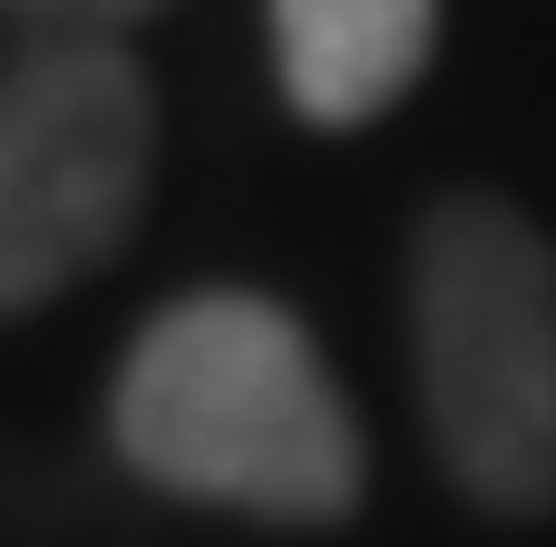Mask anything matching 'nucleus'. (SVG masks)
Returning <instances> with one entry per match:
<instances>
[{
	"mask_svg": "<svg viewBox=\"0 0 556 547\" xmlns=\"http://www.w3.org/2000/svg\"><path fill=\"white\" fill-rule=\"evenodd\" d=\"M117 460L195 509H244L283 529H332L362 509L371 450L323 362V343L244 284L176 294L117 362L108 391Z\"/></svg>",
	"mask_w": 556,
	"mask_h": 547,
	"instance_id": "f257e3e1",
	"label": "nucleus"
},
{
	"mask_svg": "<svg viewBox=\"0 0 556 547\" xmlns=\"http://www.w3.org/2000/svg\"><path fill=\"white\" fill-rule=\"evenodd\" d=\"M430 450L489 519L556 509V245L508 196H440L410 245Z\"/></svg>",
	"mask_w": 556,
	"mask_h": 547,
	"instance_id": "f03ea898",
	"label": "nucleus"
},
{
	"mask_svg": "<svg viewBox=\"0 0 556 547\" xmlns=\"http://www.w3.org/2000/svg\"><path fill=\"white\" fill-rule=\"evenodd\" d=\"M156 176V88L108 29H39L0 59V313L98 274Z\"/></svg>",
	"mask_w": 556,
	"mask_h": 547,
	"instance_id": "7ed1b4c3",
	"label": "nucleus"
},
{
	"mask_svg": "<svg viewBox=\"0 0 556 547\" xmlns=\"http://www.w3.org/2000/svg\"><path fill=\"white\" fill-rule=\"evenodd\" d=\"M440 0H274V69L313 127H371L430 69Z\"/></svg>",
	"mask_w": 556,
	"mask_h": 547,
	"instance_id": "20e7f679",
	"label": "nucleus"
},
{
	"mask_svg": "<svg viewBox=\"0 0 556 547\" xmlns=\"http://www.w3.org/2000/svg\"><path fill=\"white\" fill-rule=\"evenodd\" d=\"M10 20H29V29H137V20H156L166 0H0Z\"/></svg>",
	"mask_w": 556,
	"mask_h": 547,
	"instance_id": "39448f33",
	"label": "nucleus"
}]
</instances>
